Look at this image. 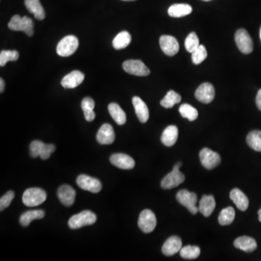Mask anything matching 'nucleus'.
<instances>
[{
    "instance_id": "18",
    "label": "nucleus",
    "mask_w": 261,
    "mask_h": 261,
    "mask_svg": "<svg viewBox=\"0 0 261 261\" xmlns=\"http://www.w3.org/2000/svg\"><path fill=\"white\" fill-rule=\"evenodd\" d=\"M182 248V240L177 236L168 238L162 248V252L166 256H171L181 251Z\"/></svg>"
},
{
    "instance_id": "26",
    "label": "nucleus",
    "mask_w": 261,
    "mask_h": 261,
    "mask_svg": "<svg viewBox=\"0 0 261 261\" xmlns=\"http://www.w3.org/2000/svg\"><path fill=\"white\" fill-rule=\"evenodd\" d=\"M108 111L116 124L122 126L127 122V115L118 104H110L108 106Z\"/></svg>"
},
{
    "instance_id": "38",
    "label": "nucleus",
    "mask_w": 261,
    "mask_h": 261,
    "mask_svg": "<svg viewBox=\"0 0 261 261\" xmlns=\"http://www.w3.org/2000/svg\"><path fill=\"white\" fill-rule=\"evenodd\" d=\"M45 143L39 140H35L30 144V154L32 158H37L40 156L41 152L43 148Z\"/></svg>"
},
{
    "instance_id": "40",
    "label": "nucleus",
    "mask_w": 261,
    "mask_h": 261,
    "mask_svg": "<svg viewBox=\"0 0 261 261\" xmlns=\"http://www.w3.org/2000/svg\"><path fill=\"white\" fill-rule=\"evenodd\" d=\"M56 150V146L54 144H45L44 145L43 148H42V152L40 154V158L42 160H47L50 156H51L52 154L55 152Z\"/></svg>"
},
{
    "instance_id": "46",
    "label": "nucleus",
    "mask_w": 261,
    "mask_h": 261,
    "mask_svg": "<svg viewBox=\"0 0 261 261\" xmlns=\"http://www.w3.org/2000/svg\"><path fill=\"white\" fill-rule=\"evenodd\" d=\"M260 38H261V30H260Z\"/></svg>"
},
{
    "instance_id": "44",
    "label": "nucleus",
    "mask_w": 261,
    "mask_h": 261,
    "mask_svg": "<svg viewBox=\"0 0 261 261\" xmlns=\"http://www.w3.org/2000/svg\"><path fill=\"white\" fill-rule=\"evenodd\" d=\"M122 1H135V0H122Z\"/></svg>"
},
{
    "instance_id": "8",
    "label": "nucleus",
    "mask_w": 261,
    "mask_h": 261,
    "mask_svg": "<svg viewBox=\"0 0 261 261\" xmlns=\"http://www.w3.org/2000/svg\"><path fill=\"white\" fill-rule=\"evenodd\" d=\"M157 220L155 213L152 210H144L140 213L138 226L144 233H150L153 232L156 227Z\"/></svg>"
},
{
    "instance_id": "22",
    "label": "nucleus",
    "mask_w": 261,
    "mask_h": 261,
    "mask_svg": "<svg viewBox=\"0 0 261 261\" xmlns=\"http://www.w3.org/2000/svg\"><path fill=\"white\" fill-rule=\"evenodd\" d=\"M215 207L214 196H202L199 201L198 210L205 217H209L213 213Z\"/></svg>"
},
{
    "instance_id": "41",
    "label": "nucleus",
    "mask_w": 261,
    "mask_h": 261,
    "mask_svg": "<svg viewBox=\"0 0 261 261\" xmlns=\"http://www.w3.org/2000/svg\"><path fill=\"white\" fill-rule=\"evenodd\" d=\"M256 105L261 111V89L258 92L257 96H256Z\"/></svg>"
},
{
    "instance_id": "28",
    "label": "nucleus",
    "mask_w": 261,
    "mask_h": 261,
    "mask_svg": "<svg viewBox=\"0 0 261 261\" xmlns=\"http://www.w3.org/2000/svg\"><path fill=\"white\" fill-rule=\"evenodd\" d=\"M131 37L128 31H124L119 33L113 40V46L116 50H122L130 45Z\"/></svg>"
},
{
    "instance_id": "12",
    "label": "nucleus",
    "mask_w": 261,
    "mask_h": 261,
    "mask_svg": "<svg viewBox=\"0 0 261 261\" xmlns=\"http://www.w3.org/2000/svg\"><path fill=\"white\" fill-rule=\"evenodd\" d=\"M196 100L201 103L205 104L211 103L215 97L214 86L210 83H203L196 89Z\"/></svg>"
},
{
    "instance_id": "35",
    "label": "nucleus",
    "mask_w": 261,
    "mask_h": 261,
    "mask_svg": "<svg viewBox=\"0 0 261 261\" xmlns=\"http://www.w3.org/2000/svg\"><path fill=\"white\" fill-rule=\"evenodd\" d=\"M19 53L16 50H2L0 53V66L4 67L9 61H18Z\"/></svg>"
},
{
    "instance_id": "29",
    "label": "nucleus",
    "mask_w": 261,
    "mask_h": 261,
    "mask_svg": "<svg viewBox=\"0 0 261 261\" xmlns=\"http://www.w3.org/2000/svg\"><path fill=\"white\" fill-rule=\"evenodd\" d=\"M94 106L95 103L90 97H85L82 100L81 108L84 111L85 119L87 122H92L95 119V113L94 112Z\"/></svg>"
},
{
    "instance_id": "3",
    "label": "nucleus",
    "mask_w": 261,
    "mask_h": 261,
    "mask_svg": "<svg viewBox=\"0 0 261 261\" xmlns=\"http://www.w3.org/2000/svg\"><path fill=\"white\" fill-rule=\"evenodd\" d=\"M47 199L46 192L40 188H29L23 195V204L28 207H36L43 203Z\"/></svg>"
},
{
    "instance_id": "20",
    "label": "nucleus",
    "mask_w": 261,
    "mask_h": 261,
    "mask_svg": "<svg viewBox=\"0 0 261 261\" xmlns=\"http://www.w3.org/2000/svg\"><path fill=\"white\" fill-rule=\"evenodd\" d=\"M234 245L236 248H238L246 253H252L257 248V243L256 240L248 236H243L236 239Z\"/></svg>"
},
{
    "instance_id": "30",
    "label": "nucleus",
    "mask_w": 261,
    "mask_h": 261,
    "mask_svg": "<svg viewBox=\"0 0 261 261\" xmlns=\"http://www.w3.org/2000/svg\"><path fill=\"white\" fill-rule=\"evenodd\" d=\"M248 145L257 152H261V131L259 130H252L247 136Z\"/></svg>"
},
{
    "instance_id": "10",
    "label": "nucleus",
    "mask_w": 261,
    "mask_h": 261,
    "mask_svg": "<svg viewBox=\"0 0 261 261\" xmlns=\"http://www.w3.org/2000/svg\"><path fill=\"white\" fill-rule=\"evenodd\" d=\"M76 183L80 188L92 193H100L103 187L101 182L99 179L84 174L78 176L76 179Z\"/></svg>"
},
{
    "instance_id": "11",
    "label": "nucleus",
    "mask_w": 261,
    "mask_h": 261,
    "mask_svg": "<svg viewBox=\"0 0 261 261\" xmlns=\"http://www.w3.org/2000/svg\"><path fill=\"white\" fill-rule=\"evenodd\" d=\"M199 159L202 166L208 170L213 169L221 163V157L217 152L209 148L202 149L199 152Z\"/></svg>"
},
{
    "instance_id": "37",
    "label": "nucleus",
    "mask_w": 261,
    "mask_h": 261,
    "mask_svg": "<svg viewBox=\"0 0 261 261\" xmlns=\"http://www.w3.org/2000/svg\"><path fill=\"white\" fill-rule=\"evenodd\" d=\"M185 48L189 53H193L199 46V41L196 32H192L185 40Z\"/></svg>"
},
{
    "instance_id": "33",
    "label": "nucleus",
    "mask_w": 261,
    "mask_h": 261,
    "mask_svg": "<svg viewBox=\"0 0 261 261\" xmlns=\"http://www.w3.org/2000/svg\"><path fill=\"white\" fill-rule=\"evenodd\" d=\"M179 113L182 117L188 119L190 122H194L198 117V112L196 108L189 104H183L181 105L179 108Z\"/></svg>"
},
{
    "instance_id": "9",
    "label": "nucleus",
    "mask_w": 261,
    "mask_h": 261,
    "mask_svg": "<svg viewBox=\"0 0 261 261\" xmlns=\"http://www.w3.org/2000/svg\"><path fill=\"white\" fill-rule=\"evenodd\" d=\"M123 68L130 74L137 76H147L150 73L148 67L139 60H129L123 64Z\"/></svg>"
},
{
    "instance_id": "14",
    "label": "nucleus",
    "mask_w": 261,
    "mask_h": 261,
    "mask_svg": "<svg viewBox=\"0 0 261 261\" xmlns=\"http://www.w3.org/2000/svg\"><path fill=\"white\" fill-rule=\"evenodd\" d=\"M110 161L113 166L122 169L130 170L135 166L133 159L130 155L123 153L113 154L110 158Z\"/></svg>"
},
{
    "instance_id": "24",
    "label": "nucleus",
    "mask_w": 261,
    "mask_h": 261,
    "mask_svg": "<svg viewBox=\"0 0 261 261\" xmlns=\"http://www.w3.org/2000/svg\"><path fill=\"white\" fill-rule=\"evenodd\" d=\"M25 5L30 13L39 20L45 18V12L39 0H25Z\"/></svg>"
},
{
    "instance_id": "6",
    "label": "nucleus",
    "mask_w": 261,
    "mask_h": 261,
    "mask_svg": "<svg viewBox=\"0 0 261 261\" xmlns=\"http://www.w3.org/2000/svg\"><path fill=\"white\" fill-rule=\"evenodd\" d=\"M177 199L178 202L186 207L192 214L196 215L199 212L196 206L197 196L196 193H190L186 190H181L177 193Z\"/></svg>"
},
{
    "instance_id": "34",
    "label": "nucleus",
    "mask_w": 261,
    "mask_h": 261,
    "mask_svg": "<svg viewBox=\"0 0 261 261\" xmlns=\"http://www.w3.org/2000/svg\"><path fill=\"white\" fill-rule=\"evenodd\" d=\"M200 255V249L197 246L187 245L180 251L181 257L185 259H196Z\"/></svg>"
},
{
    "instance_id": "7",
    "label": "nucleus",
    "mask_w": 261,
    "mask_h": 261,
    "mask_svg": "<svg viewBox=\"0 0 261 261\" xmlns=\"http://www.w3.org/2000/svg\"><path fill=\"white\" fill-rule=\"evenodd\" d=\"M235 42L239 50L243 54H251L253 51L252 38L250 36L249 33L244 28L237 30L235 34Z\"/></svg>"
},
{
    "instance_id": "23",
    "label": "nucleus",
    "mask_w": 261,
    "mask_h": 261,
    "mask_svg": "<svg viewBox=\"0 0 261 261\" xmlns=\"http://www.w3.org/2000/svg\"><path fill=\"white\" fill-rule=\"evenodd\" d=\"M179 136V130L176 126L168 127L162 133L161 141L166 147H171L177 142Z\"/></svg>"
},
{
    "instance_id": "42",
    "label": "nucleus",
    "mask_w": 261,
    "mask_h": 261,
    "mask_svg": "<svg viewBox=\"0 0 261 261\" xmlns=\"http://www.w3.org/2000/svg\"><path fill=\"white\" fill-rule=\"evenodd\" d=\"M4 90V81L2 78H0V92L2 93Z\"/></svg>"
},
{
    "instance_id": "4",
    "label": "nucleus",
    "mask_w": 261,
    "mask_h": 261,
    "mask_svg": "<svg viewBox=\"0 0 261 261\" xmlns=\"http://www.w3.org/2000/svg\"><path fill=\"white\" fill-rule=\"evenodd\" d=\"M79 42L75 36L69 35L61 39L57 46L56 51L58 56L68 57L72 56L78 49Z\"/></svg>"
},
{
    "instance_id": "2",
    "label": "nucleus",
    "mask_w": 261,
    "mask_h": 261,
    "mask_svg": "<svg viewBox=\"0 0 261 261\" xmlns=\"http://www.w3.org/2000/svg\"><path fill=\"white\" fill-rule=\"evenodd\" d=\"M97 221V215L90 210H84L81 213L73 215L69 219L68 226L70 229H77L86 226L94 224Z\"/></svg>"
},
{
    "instance_id": "39",
    "label": "nucleus",
    "mask_w": 261,
    "mask_h": 261,
    "mask_svg": "<svg viewBox=\"0 0 261 261\" xmlns=\"http://www.w3.org/2000/svg\"><path fill=\"white\" fill-rule=\"evenodd\" d=\"M14 196H15V193L12 191L7 192L4 196H1V199H0V210L1 211L9 207L11 202L13 199Z\"/></svg>"
},
{
    "instance_id": "21",
    "label": "nucleus",
    "mask_w": 261,
    "mask_h": 261,
    "mask_svg": "<svg viewBox=\"0 0 261 261\" xmlns=\"http://www.w3.org/2000/svg\"><path fill=\"white\" fill-rule=\"evenodd\" d=\"M229 196L239 210L245 211L248 208L249 199L241 190L237 188L234 189L231 192Z\"/></svg>"
},
{
    "instance_id": "15",
    "label": "nucleus",
    "mask_w": 261,
    "mask_h": 261,
    "mask_svg": "<svg viewBox=\"0 0 261 261\" xmlns=\"http://www.w3.org/2000/svg\"><path fill=\"white\" fill-rule=\"evenodd\" d=\"M84 80V73H81L79 70H73L63 78L61 85L65 89H74L79 86Z\"/></svg>"
},
{
    "instance_id": "5",
    "label": "nucleus",
    "mask_w": 261,
    "mask_h": 261,
    "mask_svg": "<svg viewBox=\"0 0 261 261\" xmlns=\"http://www.w3.org/2000/svg\"><path fill=\"white\" fill-rule=\"evenodd\" d=\"M181 166H182V163H177L173 171L163 178L161 182L162 188L164 190H171V189L179 186L185 182V175L179 171Z\"/></svg>"
},
{
    "instance_id": "31",
    "label": "nucleus",
    "mask_w": 261,
    "mask_h": 261,
    "mask_svg": "<svg viewBox=\"0 0 261 261\" xmlns=\"http://www.w3.org/2000/svg\"><path fill=\"white\" fill-rule=\"evenodd\" d=\"M182 97L180 94L177 93L174 91L171 90L166 94L164 98L160 101V105L165 108H171L176 105L180 103Z\"/></svg>"
},
{
    "instance_id": "36",
    "label": "nucleus",
    "mask_w": 261,
    "mask_h": 261,
    "mask_svg": "<svg viewBox=\"0 0 261 261\" xmlns=\"http://www.w3.org/2000/svg\"><path fill=\"white\" fill-rule=\"evenodd\" d=\"M207 57V50L205 46L202 45H199V46L192 53V59H193V64L196 65H199L201 63L203 62Z\"/></svg>"
},
{
    "instance_id": "17",
    "label": "nucleus",
    "mask_w": 261,
    "mask_h": 261,
    "mask_svg": "<svg viewBox=\"0 0 261 261\" xmlns=\"http://www.w3.org/2000/svg\"><path fill=\"white\" fill-rule=\"evenodd\" d=\"M97 140L101 144H111L115 141V132L112 126L105 124L100 127L97 134Z\"/></svg>"
},
{
    "instance_id": "43",
    "label": "nucleus",
    "mask_w": 261,
    "mask_h": 261,
    "mask_svg": "<svg viewBox=\"0 0 261 261\" xmlns=\"http://www.w3.org/2000/svg\"><path fill=\"white\" fill-rule=\"evenodd\" d=\"M258 213H259V221H260V222H261V208L260 209V210H259V212H258Z\"/></svg>"
},
{
    "instance_id": "45",
    "label": "nucleus",
    "mask_w": 261,
    "mask_h": 261,
    "mask_svg": "<svg viewBox=\"0 0 261 261\" xmlns=\"http://www.w3.org/2000/svg\"><path fill=\"white\" fill-rule=\"evenodd\" d=\"M202 1H211V0H202Z\"/></svg>"
},
{
    "instance_id": "25",
    "label": "nucleus",
    "mask_w": 261,
    "mask_h": 261,
    "mask_svg": "<svg viewBox=\"0 0 261 261\" xmlns=\"http://www.w3.org/2000/svg\"><path fill=\"white\" fill-rule=\"evenodd\" d=\"M193 12V7L187 4H175L168 8V15L173 18H182L190 15Z\"/></svg>"
},
{
    "instance_id": "27",
    "label": "nucleus",
    "mask_w": 261,
    "mask_h": 261,
    "mask_svg": "<svg viewBox=\"0 0 261 261\" xmlns=\"http://www.w3.org/2000/svg\"><path fill=\"white\" fill-rule=\"evenodd\" d=\"M45 211L42 210H29L20 215V224L23 226H28L34 220L42 219L45 217Z\"/></svg>"
},
{
    "instance_id": "16",
    "label": "nucleus",
    "mask_w": 261,
    "mask_h": 261,
    "mask_svg": "<svg viewBox=\"0 0 261 261\" xmlns=\"http://www.w3.org/2000/svg\"><path fill=\"white\" fill-rule=\"evenodd\" d=\"M58 196L63 205L70 207L74 203L75 191L69 185H62L58 190Z\"/></svg>"
},
{
    "instance_id": "13",
    "label": "nucleus",
    "mask_w": 261,
    "mask_h": 261,
    "mask_svg": "<svg viewBox=\"0 0 261 261\" xmlns=\"http://www.w3.org/2000/svg\"><path fill=\"white\" fill-rule=\"evenodd\" d=\"M160 45L163 53L168 56H174L179 51V42L172 36H162L160 38Z\"/></svg>"
},
{
    "instance_id": "32",
    "label": "nucleus",
    "mask_w": 261,
    "mask_h": 261,
    "mask_svg": "<svg viewBox=\"0 0 261 261\" xmlns=\"http://www.w3.org/2000/svg\"><path fill=\"white\" fill-rule=\"evenodd\" d=\"M235 218V211L232 207L223 209L218 216V222L222 226H227L233 222Z\"/></svg>"
},
{
    "instance_id": "19",
    "label": "nucleus",
    "mask_w": 261,
    "mask_h": 261,
    "mask_svg": "<svg viewBox=\"0 0 261 261\" xmlns=\"http://www.w3.org/2000/svg\"><path fill=\"white\" fill-rule=\"evenodd\" d=\"M133 108L139 122L144 124L148 121L149 117V109L145 103L139 97H133L132 99Z\"/></svg>"
},
{
    "instance_id": "1",
    "label": "nucleus",
    "mask_w": 261,
    "mask_h": 261,
    "mask_svg": "<svg viewBox=\"0 0 261 261\" xmlns=\"http://www.w3.org/2000/svg\"><path fill=\"white\" fill-rule=\"evenodd\" d=\"M8 28L12 31H23L27 34L28 37H32L34 34V23L33 20L27 16L14 15L9 22Z\"/></svg>"
}]
</instances>
